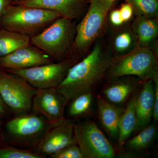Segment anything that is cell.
<instances>
[{
    "instance_id": "obj_12",
    "label": "cell",
    "mask_w": 158,
    "mask_h": 158,
    "mask_svg": "<svg viewBox=\"0 0 158 158\" xmlns=\"http://www.w3.org/2000/svg\"><path fill=\"white\" fill-rule=\"evenodd\" d=\"M53 62L54 60L49 56L30 44L0 57V69H25Z\"/></svg>"
},
{
    "instance_id": "obj_22",
    "label": "cell",
    "mask_w": 158,
    "mask_h": 158,
    "mask_svg": "<svg viewBox=\"0 0 158 158\" xmlns=\"http://www.w3.org/2000/svg\"><path fill=\"white\" fill-rule=\"evenodd\" d=\"M94 94L92 91L78 95L69 102L68 115L73 119H78L89 115L93 105Z\"/></svg>"
},
{
    "instance_id": "obj_26",
    "label": "cell",
    "mask_w": 158,
    "mask_h": 158,
    "mask_svg": "<svg viewBox=\"0 0 158 158\" xmlns=\"http://www.w3.org/2000/svg\"><path fill=\"white\" fill-rule=\"evenodd\" d=\"M108 15L109 22L114 27L118 28L124 25L125 23L122 19L119 9H114L111 11L110 10Z\"/></svg>"
},
{
    "instance_id": "obj_33",
    "label": "cell",
    "mask_w": 158,
    "mask_h": 158,
    "mask_svg": "<svg viewBox=\"0 0 158 158\" xmlns=\"http://www.w3.org/2000/svg\"><path fill=\"white\" fill-rule=\"evenodd\" d=\"M110 1H112V2H114V1H116V0H110Z\"/></svg>"
},
{
    "instance_id": "obj_21",
    "label": "cell",
    "mask_w": 158,
    "mask_h": 158,
    "mask_svg": "<svg viewBox=\"0 0 158 158\" xmlns=\"http://www.w3.org/2000/svg\"><path fill=\"white\" fill-rule=\"evenodd\" d=\"M157 129L156 122H154L140 131L137 135L128 140L122 149L142 152L152 144L157 134Z\"/></svg>"
},
{
    "instance_id": "obj_10",
    "label": "cell",
    "mask_w": 158,
    "mask_h": 158,
    "mask_svg": "<svg viewBox=\"0 0 158 158\" xmlns=\"http://www.w3.org/2000/svg\"><path fill=\"white\" fill-rule=\"evenodd\" d=\"M72 120L65 118L53 124L33 150L46 158L65 148L77 144Z\"/></svg>"
},
{
    "instance_id": "obj_30",
    "label": "cell",
    "mask_w": 158,
    "mask_h": 158,
    "mask_svg": "<svg viewBox=\"0 0 158 158\" xmlns=\"http://www.w3.org/2000/svg\"><path fill=\"white\" fill-rule=\"evenodd\" d=\"M12 115L11 112L0 97V118L8 119L10 118Z\"/></svg>"
},
{
    "instance_id": "obj_15",
    "label": "cell",
    "mask_w": 158,
    "mask_h": 158,
    "mask_svg": "<svg viewBox=\"0 0 158 158\" xmlns=\"http://www.w3.org/2000/svg\"><path fill=\"white\" fill-rule=\"evenodd\" d=\"M154 102V83L152 80L144 81L138 92L135 102L137 127L140 131L150 124L152 118Z\"/></svg>"
},
{
    "instance_id": "obj_13",
    "label": "cell",
    "mask_w": 158,
    "mask_h": 158,
    "mask_svg": "<svg viewBox=\"0 0 158 158\" xmlns=\"http://www.w3.org/2000/svg\"><path fill=\"white\" fill-rule=\"evenodd\" d=\"M90 0H22L17 4L57 12L61 17L72 20L85 15Z\"/></svg>"
},
{
    "instance_id": "obj_11",
    "label": "cell",
    "mask_w": 158,
    "mask_h": 158,
    "mask_svg": "<svg viewBox=\"0 0 158 158\" xmlns=\"http://www.w3.org/2000/svg\"><path fill=\"white\" fill-rule=\"evenodd\" d=\"M69 102L56 88L37 89L33 98L32 112L43 116L52 124L65 119V110Z\"/></svg>"
},
{
    "instance_id": "obj_31",
    "label": "cell",
    "mask_w": 158,
    "mask_h": 158,
    "mask_svg": "<svg viewBox=\"0 0 158 158\" xmlns=\"http://www.w3.org/2000/svg\"><path fill=\"white\" fill-rule=\"evenodd\" d=\"M9 6L8 0H0V18L2 15L3 12Z\"/></svg>"
},
{
    "instance_id": "obj_32",
    "label": "cell",
    "mask_w": 158,
    "mask_h": 158,
    "mask_svg": "<svg viewBox=\"0 0 158 158\" xmlns=\"http://www.w3.org/2000/svg\"><path fill=\"white\" fill-rule=\"evenodd\" d=\"M4 141L3 139V133L1 127V123H0V141Z\"/></svg>"
},
{
    "instance_id": "obj_20",
    "label": "cell",
    "mask_w": 158,
    "mask_h": 158,
    "mask_svg": "<svg viewBox=\"0 0 158 158\" xmlns=\"http://www.w3.org/2000/svg\"><path fill=\"white\" fill-rule=\"evenodd\" d=\"M31 44V37L0 27V57Z\"/></svg>"
},
{
    "instance_id": "obj_6",
    "label": "cell",
    "mask_w": 158,
    "mask_h": 158,
    "mask_svg": "<svg viewBox=\"0 0 158 158\" xmlns=\"http://www.w3.org/2000/svg\"><path fill=\"white\" fill-rule=\"evenodd\" d=\"M52 125L43 116L33 112L14 116L6 123L3 138L11 145L33 149Z\"/></svg>"
},
{
    "instance_id": "obj_7",
    "label": "cell",
    "mask_w": 158,
    "mask_h": 158,
    "mask_svg": "<svg viewBox=\"0 0 158 158\" xmlns=\"http://www.w3.org/2000/svg\"><path fill=\"white\" fill-rule=\"evenodd\" d=\"M37 89L22 78L0 69V97L14 116L32 112Z\"/></svg>"
},
{
    "instance_id": "obj_9",
    "label": "cell",
    "mask_w": 158,
    "mask_h": 158,
    "mask_svg": "<svg viewBox=\"0 0 158 158\" xmlns=\"http://www.w3.org/2000/svg\"><path fill=\"white\" fill-rule=\"evenodd\" d=\"M77 61L71 58L25 69L6 71L20 77L37 89L56 88Z\"/></svg>"
},
{
    "instance_id": "obj_24",
    "label": "cell",
    "mask_w": 158,
    "mask_h": 158,
    "mask_svg": "<svg viewBox=\"0 0 158 158\" xmlns=\"http://www.w3.org/2000/svg\"><path fill=\"white\" fill-rule=\"evenodd\" d=\"M32 149L19 148L14 145H0V158H45Z\"/></svg>"
},
{
    "instance_id": "obj_14",
    "label": "cell",
    "mask_w": 158,
    "mask_h": 158,
    "mask_svg": "<svg viewBox=\"0 0 158 158\" xmlns=\"http://www.w3.org/2000/svg\"><path fill=\"white\" fill-rule=\"evenodd\" d=\"M102 90V96L108 102L119 106L128 102L141 89L143 81L135 77L124 76L110 79Z\"/></svg>"
},
{
    "instance_id": "obj_3",
    "label": "cell",
    "mask_w": 158,
    "mask_h": 158,
    "mask_svg": "<svg viewBox=\"0 0 158 158\" xmlns=\"http://www.w3.org/2000/svg\"><path fill=\"white\" fill-rule=\"evenodd\" d=\"M137 77L142 81L158 78V55L151 48L138 45L129 52L113 57L106 78Z\"/></svg>"
},
{
    "instance_id": "obj_19",
    "label": "cell",
    "mask_w": 158,
    "mask_h": 158,
    "mask_svg": "<svg viewBox=\"0 0 158 158\" xmlns=\"http://www.w3.org/2000/svg\"><path fill=\"white\" fill-rule=\"evenodd\" d=\"M138 45L131 26H123L113 32L109 47L114 56H118L128 53Z\"/></svg>"
},
{
    "instance_id": "obj_25",
    "label": "cell",
    "mask_w": 158,
    "mask_h": 158,
    "mask_svg": "<svg viewBox=\"0 0 158 158\" xmlns=\"http://www.w3.org/2000/svg\"><path fill=\"white\" fill-rule=\"evenodd\" d=\"M51 158H84L77 144H72L49 157Z\"/></svg>"
},
{
    "instance_id": "obj_29",
    "label": "cell",
    "mask_w": 158,
    "mask_h": 158,
    "mask_svg": "<svg viewBox=\"0 0 158 158\" xmlns=\"http://www.w3.org/2000/svg\"><path fill=\"white\" fill-rule=\"evenodd\" d=\"M117 156L119 158H142L145 156L143 155L142 152H137L132 151H123L120 150Z\"/></svg>"
},
{
    "instance_id": "obj_17",
    "label": "cell",
    "mask_w": 158,
    "mask_h": 158,
    "mask_svg": "<svg viewBox=\"0 0 158 158\" xmlns=\"http://www.w3.org/2000/svg\"><path fill=\"white\" fill-rule=\"evenodd\" d=\"M131 27L140 46L150 48L157 38V18L136 16Z\"/></svg>"
},
{
    "instance_id": "obj_27",
    "label": "cell",
    "mask_w": 158,
    "mask_h": 158,
    "mask_svg": "<svg viewBox=\"0 0 158 158\" xmlns=\"http://www.w3.org/2000/svg\"><path fill=\"white\" fill-rule=\"evenodd\" d=\"M119 10L122 19L124 23L128 22L132 18L134 15L132 7L129 3L126 2L123 4Z\"/></svg>"
},
{
    "instance_id": "obj_16",
    "label": "cell",
    "mask_w": 158,
    "mask_h": 158,
    "mask_svg": "<svg viewBox=\"0 0 158 158\" xmlns=\"http://www.w3.org/2000/svg\"><path fill=\"white\" fill-rule=\"evenodd\" d=\"M95 98L100 122L108 135L117 140L118 124L124 109L108 102L101 95L98 94Z\"/></svg>"
},
{
    "instance_id": "obj_8",
    "label": "cell",
    "mask_w": 158,
    "mask_h": 158,
    "mask_svg": "<svg viewBox=\"0 0 158 158\" xmlns=\"http://www.w3.org/2000/svg\"><path fill=\"white\" fill-rule=\"evenodd\" d=\"M77 144L84 158H113L116 151L94 121L75 124Z\"/></svg>"
},
{
    "instance_id": "obj_18",
    "label": "cell",
    "mask_w": 158,
    "mask_h": 158,
    "mask_svg": "<svg viewBox=\"0 0 158 158\" xmlns=\"http://www.w3.org/2000/svg\"><path fill=\"white\" fill-rule=\"evenodd\" d=\"M139 91L130 99L120 117L118 124V135L117 144V148L119 150L123 148L125 143L137 129L135 102Z\"/></svg>"
},
{
    "instance_id": "obj_5",
    "label": "cell",
    "mask_w": 158,
    "mask_h": 158,
    "mask_svg": "<svg viewBox=\"0 0 158 158\" xmlns=\"http://www.w3.org/2000/svg\"><path fill=\"white\" fill-rule=\"evenodd\" d=\"M76 34L73 21L60 17L39 34L31 37V44L60 62L68 58Z\"/></svg>"
},
{
    "instance_id": "obj_1",
    "label": "cell",
    "mask_w": 158,
    "mask_h": 158,
    "mask_svg": "<svg viewBox=\"0 0 158 158\" xmlns=\"http://www.w3.org/2000/svg\"><path fill=\"white\" fill-rule=\"evenodd\" d=\"M93 45L85 57L69 68L65 78L56 88L69 103L81 94L94 92L106 78L114 56L109 46L100 38Z\"/></svg>"
},
{
    "instance_id": "obj_28",
    "label": "cell",
    "mask_w": 158,
    "mask_h": 158,
    "mask_svg": "<svg viewBox=\"0 0 158 158\" xmlns=\"http://www.w3.org/2000/svg\"><path fill=\"white\" fill-rule=\"evenodd\" d=\"M154 83V102L152 118L155 122L158 121V78L153 80Z\"/></svg>"
},
{
    "instance_id": "obj_2",
    "label": "cell",
    "mask_w": 158,
    "mask_h": 158,
    "mask_svg": "<svg viewBox=\"0 0 158 158\" xmlns=\"http://www.w3.org/2000/svg\"><path fill=\"white\" fill-rule=\"evenodd\" d=\"M113 4L110 0H90L86 13L76 26V34L68 58L78 62L88 53L103 34Z\"/></svg>"
},
{
    "instance_id": "obj_23",
    "label": "cell",
    "mask_w": 158,
    "mask_h": 158,
    "mask_svg": "<svg viewBox=\"0 0 158 158\" xmlns=\"http://www.w3.org/2000/svg\"><path fill=\"white\" fill-rule=\"evenodd\" d=\"M132 7L134 15L148 18H157L158 0H125Z\"/></svg>"
},
{
    "instance_id": "obj_4",
    "label": "cell",
    "mask_w": 158,
    "mask_h": 158,
    "mask_svg": "<svg viewBox=\"0 0 158 158\" xmlns=\"http://www.w3.org/2000/svg\"><path fill=\"white\" fill-rule=\"evenodd\" d=\"M60 17L58 13L49 10L18 4L9 5L0 18V27L31 37Z\"/></svg>"
}]
</instances>
